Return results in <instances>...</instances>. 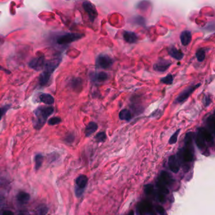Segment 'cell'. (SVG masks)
I'll return each mask as SVG.
<instances>
[{
	"label": "cell",
	"instance_id": "obj_1",
	"mask_svg": "<svg viewBox=\"0 0 215 215\" xmlns=\"http://www.w3.org/2000/svg\"><path fill=\"white\" fill-rule=\"evenodd\" d=\"M195 137V134L193 132H189L185 134L184 138V146L179 150L178 157L180 164H182L185 172L189 170V164L194 159V146L193 141Z\"/></svg>",
	"mask_w": 215,
	"mask_h": 215
},
{
	"label": "cell",
	"instance_id": "obj_2",
	"mask_svg": "<svg viewBox=\"0 0 215 215\" xmlns=\"http://www.w3.org/2000/svg\"><path fill=\"white\" fill-rule=\"evenodd\" d=\"M55 111L52 106L41 105L33 112V126L36 130H40L45 125L48 117L52 115Z\"/></svg>",
	"mask_w": 215,
	"mask_h": 215
},
{
	"label": "cell",
	"instance_id": "obj_3",
	"mask_svg": "<svg viewBox=\"0 0 215 215\" xmlns=\"http://www.w3.org/2000/svg\"><path fill=\"white\" fill-rule=\"evenodd\" d=\"M85 37V35L80 33H66L60 36L57 39V44L59 45H66L75 42Z\"/></svg>",
	"mask_w": 215,
	"mask_h": 215
},
{
	"label": "cell",
	"instance_id": "obj_4",
	"mask_svg": "<svg viewBox=\"0 0 215 215\" xmlns=\"http://www.w3.org/2000/svg\"><path fill=\"white\" fill-rule=\"evenodd\" d=\"M194 139L198 148L202 151L203 154H204L206 156H208V154H210L209 150L207 149L208 145L204 136V134L202 132L201 127L198 128L196 136L194 137Z\"/></svg>",
	"mask_w": 215,
	"mask_h": 215
},
{
	"label": "cell",
	"instance_id": "obj_5",
	"mask_svg": "<svg viewBox=\"0 0 215 215\" xmlns=\"http://www.w3.org/2000/svg\"><path fill=\"white\" fill-rule=\"evenodd\" d=\"M200 86L201 83H198L187 87L183 91L181 92L177 97L175 99L174 103L176 104H180L184 103L190 97L191 94L197 89H198Z\"/></svg>",
	"mask_w": 215,
	"mask_h": 215
},
{
	"label": "cell",
	"instance_id": "obj_6",
	"mask_svg": "<svg viewBox=\"0 0 215 215\" xmlns=\"http://www.w3.org/2000/svg\"><path fill=\"white\" fill-rule=\"evenodd\" d=\"M114 64V60L109 55L102 54L98 56L96 59V67L99 69L107 70L111 68Z\"/></svg>",
	"mask_w": 215,
	"mask_h": 215
},
{
	"label": "cell",
	"instance_id": "obj_7",
	"mask_svg": "<svg viewBox=\"0 0 215 215\" xmlns=\"http://www.w3.org/2000/svg\"><path fill=\"white\" fill-rule=\"evenodd\" d=\"M82 6L87 15H89L90 21L93 23L95 20L98 15L95 5H93L90 2H84L82 4Z\"/></svg>",
	"mask_w": 215,
	"mask_h": 215
},
{
	"label": "cell",
	"instance_id": "obj_8",
	"mask_svg": "<svg viewBox=\"0 0 215 215\" xmlns=\"http://www.w3.org/2000/svg\"><path fill=\"white\" fill-rule=\"evenodd\" d=\"M137 211L139 215H156L153 206L147 201H142L138 204Z\"/></svg>",
	"mask_w": 215,
	"mask_h": 215
},
{
	"label": "cell",
	"instance_id": "obj_9",
	"mask_svg": "<svg viewBox=\"0 0 215 215\" xmlns=\"http://www.w3.org/2000/svg\"><path fill=\"white\" fill-rule=\"evenodd\" d=\"M45 61V58L44 55L39 56L32 59L29 63V66L30 68L36 71H41L43 70Z\"/></svg>",
	"mask_w": 215,
	"mask_h": 215
},
{
	"label": "cell",
	"instance_id": "obj_10",
	"mask_svg": "<svg viewBox=\"0 0 215 215\" xmlns=\"http://www.w3.org/2000/svg\"><path fill=\"white\" fill-rule=\"evenodd\" d=\"M172 62L168 59H160L154 63L153 65V69L154 71L160 73H164L169 69L172 65Z\"/></svg>",
	"mask_w": 215,
	"mask_h": 215
},
{
	"label": "cell",
	"instance_id": "obj_11",
	"mask_svg": "<svg viewBox=\"0 0 215 215\" xmlns=\"http://www.w3.org/2000/svg\"><path fill=\"white\" fill-rule=\"evenodd\" d=\"M90 79L92 82H105L109 78L108 74L105 72L101 71L99 73H91L89 75Z\"/></svg>",
	"mask_w": 215,
	"mask_h": 215
},
{
	"label": "cell",
	"instance_id": "obj_12",
	"mask_svg": "<svg viewBox=\"0 0 215 215\" xmlns=\"http://www.w3.org/2000/svg\"><path fill=\"white\" fill-rule=\"evenodd\" d=\"M168 53L169 55L173 59L177 60V61H180L182 60L184 56V54L182 52L180 49H177L176 47L173 45H170L168 48Z\"/></svg>",
	"mask_w": 215,
	"mask_h": 215
},
{
	"label": "cell",
	"instance_id": "obj_13",
	"mask_svg": "<svg viewBox=\"0 0 215 215\" xmlns=\"http://www.w3.org/2000/svg\"><path fill=\"white\" fill-rule=\"evenodd\" d=\"M52 74L43 71L39 78V85L40 87H44L48 85L50 82Z\"/></svg>",
	"mask_w": 215,
	"mask_h": 215
},
{
	"label": "cell",
	"instance_id": "obj_14",
	"mask_svg": "<svg viewBox=\"0 0 215 215\" xmlns=\"http://www.w3.org/2000/svg\"><path fill=\"white\" fill-rule=\"evenodd\" d=\"M169 166L170 170L175 173H178L180 170V164L179 162L178 159L177 158L176 156L172 155L169 157Z\"/></svg>",
	"mask_w": 215,
	"mask_h": 215
},
{
	"label": "cell",
	"instance_id": "obj_15",
	"mask_svg": "<svg viewBox=\"0 0 215 215\" xmlns=\"http://www.w3.org/2000/svg\"><path fill=\"white\" fill-rule=\"evenodd\" d=\"M123 38L124 41L129 44L136 43L138 40V37L136 33L127 30L123 32Z\"/></svg>",
	"mask_w": 215,
	"mask_h": 215
},
{
	"label": "cell",
	"instance_id": "obj_16",
	"mask_svg": "<svg viewBox=\"0 0 215 215\" xmlns=\"http://www.w3.org/2000/svg\"><path fill=\"white\" fill-rule=\"evenodd\" d=\"M71 89L75 92H81L83 88V80L80 78H73L70 82Z\"/></svg>",
	"mask_w": 215,
	"mask_h": 215
},
{
	"label": "cell",
	"instance_id": "obj_17",
	"mask_svg": "<svg viewBox=\"0 0 215 215\" xmlns=\"http://www.w3.org/2000/svg\"><path fill=\"white\" fill-rule=\"evenodd\" d=\"M180 41L184 46L189 45L192 41V33L189 30H184L180 33Z\"/></svg>",
	"mask_w": 215,
	"mask_h": 215
},
{
	"label": "cell",
	"instance_id": "obj_18",
	"mask_svg": "<svg viewBox=\"0 0 215 215\" xmlns=\"http://www.w3.org/2000/svg\"><path fill=\"white\" fill-rule=\"evenodd\" d=\"M39 100L41 102H42L46 105H51L55 102V98L49 93H41L39 95Z\"/></svg>",
	"mask_w": 215,
	"mask_h": 215
},
{
	"label": "cell",
	"instance_id": "obj_19",
	"mask_svg": "<svg viewBox=\"0 0 215 215\" xmlns=\"http://www.w3.org/2000/svg\"><path fill=\"white\" fill-rule=\"evenodd\" d=\"M159 180H160L161 182L164 184L166 186L170 185L173 182V179L172 176L169 173L165 171H162L161 172L160 179Z\"/></svg>",
	"mask_w": 215,
	"mask_h": 215
},
{
	"label": "cell",
	"instance_id": "obj_20",
	"mask_svg": "<svg viewBox=\"0 0 215 215\" xmlns=\"http://www.w3.org/2000/svg\"><path fill=\"white\" fill-rule=\"evenodd\" d=\"M206 124L207 127V129L212 134H214L215 131V121H214V116L213 114L210 115L206 120Z\"/></svg>",
	"mask_w": 215,
	"mask_h": 215
},
{
	"label": "cell",
	"instance_id": "obj_21",
	"mask_svg": "<svg viewBox=\"0 0 215 215\" xmlns=\"http://www.w3.org/2000/svg\"><path fill=\"white\" fill-rule=\"evenodd\" d=\"M98 129V124L95 122H90L86 126L85 134L86 137H89Z\"/></svg>",
	"mask_w": 215,
	"mask_h": 215
},
{
	"label": "cell",
	"instance_id": "obj_22",
	"mask_svg": "<svg viewBox=\"0 0 215 215\" xmlns=\"http://www.w3.org/2000/svg\"><path fill=\"white\" fill-rule=\"evenodd\" d=\"M88 177L85 175H81L78 177H77L76 180V184L78 187L82 189H84V188L86 187L87 183H88Z\"/></svg>",
	"mask_w": 215,
	"mask_h": 215
},
{
	"label": "cell",
	"instance_id": "obj_23",
	"mask_svg": "<svg viewBox=\"0 0 215 215\" xmlns=\"http://www.w3.org/2000/svg\"><path fill=\"white\" fill-rule=\"evenodd\" d=\"M119 117L120 120L129 121L132 118V114L129 110L124 109L120 111L119 114Z\"/></svg>",
	"mask_w": 215,
	"mask_h": 215
},
{
	"label": "cell",
	"instance_id": "obj_24",
	"mask_svg": "<svg viewBox=\"0 0 215 215\" xmlns=\"http://www.w3.org/2000/svg\"><path fill=\"white\" fill-rule=\"evenodd\" d=\"M17 200L19 201L20 203H25L27 202V201H29V199L30 198V196L29 194L26 193L25 192L22 191V192H20L17 194Z\"/></svg>",
	"mask_w": 215,
	"mask_h": 215
},
{
	"label": "cell",
	"instance_id": "obj_25",
	"mask_svg": "<svg viewBox=\"0 0 215 215\" xmlns=\"http://www.w3.org/2000/svg\"><path fill=\"white\" fill-rule=\"evenodd\" d=\"M206 49L200 48L199 49L196 53V56L199 62H203L206 58Z\"/></svg>",
	"mask_w": 215,
	"mask_h": 215
},
{
	"label": "cell",
	"instance_id": "obj_26",
	"mask_svg": "<svg viewBox=\"0 0 215 215\" xmlns=\"http://www.w3.org/2000/svg\"><path fill=\"white\" fill-rule=\"evenodd\" d=\"M131 21L133 23H135V24H137L138 25L143 26H144V27L146 26L145 19L142 16L134 17L131 20Z\"/></svg>",
	"mask_w": 215,
	"mask_h": 215
},
{
	"label": "cell",
	"instance_id": "obj_27",
	"mask_svg": "<svg viewBox=\"0 0 215 215\" xmlns=\"http://www.w3.org/2000/svg\"><path fill=\"white\" fill-rule=\"evenodd\" d=\"M160 83H162L165 85H172L173 82V76L170 73L168 74V75L165 77L161 78L160 79Z\"/></svg>",
	"mask_w": 215,
	"mask_h": 215
},
{
	"label": "cell",
	"instance_id": "obj_28",
	"mask_svg": "<svg viewBox=\"0 0 215 215\" xmlns=\"http://www.w3.org/2000/svg\"><path fill=\"white\" fill-rule=\"evenodd\" d=\"M44 158L41 154H38L36 156L35 162H36V170H38L41 167L43 163Z\"/></svg>",
	"mask_w": 215,
	"mask_h": 215
},
{
	"label": "cell",
	"instance_id": "obj_29",
	"mask_svg": "<svg viewBox=\"0 0 215 215\" xmlns=\"http://www.w3.org/2000/svg\"><path fill=\"white\" fill-rule=\"evenodd\" d=\"M95 139L97 142L98 143H103L107 139V135L106 133L104 131L98 132L95 137Z\"/></svg>",
	"mask_w": 215,
	"mask_h": 215
},
{
	"label": "cell",
	"instance_id": "obj_30",
	"mask_svg": "<svg viewBox=\"0 0 215 215\" xmlns=\"http://www.w3.org/2000/svg\"><path fill=\"white\" fill-rule=\"evenodd\" d=\"M157 187L158 188V189L160 190V191L161 192V193H163L165 194H169V189H167V187L164 184H163L162 182H161L160 180H158L157 182Z\"/></svg>",
	"mask_w": 215,
	"mask_h": 215
},
{
	"label": "cell",
	"instance_id": "obj_31",
	"mask_svg": "<svg viewBox=\"0 0 215 215\" xmlns=\"http://www.w3.org/2000/svg\"><path fill=\"white\" fill-rule=\"evenodd\" d=\"M203 103L204 107H207L212 103V96L210 94H206L203 99Z\"/></svg>",
	"mask_w": 215,
	"mask_h": 215
},
{
	"label": "cell",
	"instance_id": "obj_32",
	"mask_svg": "<svg viewBox=\"0 0 215 215\" xmlns=\"http://www.w3.org/2000/svg\"><path fill=\"white\" fill-rule=\"evenodd\" d=\"M180 131V129H179L173 134V135L170 137V138L169 141V143L170 145H173V144H176L177 143L178 136H179V134Z\"/></svg>",
	"mask_w": 215,
	"mask_h": 215
},
{
	"label": "cell",
	"instance_id": "obj_33",
	"mask_svg": "<svg viewBox=\"0 0 215 215\" xmlns=\"http://www.w3.org/2000/svg\"><path fill=\"white\" fill-rule=\"evenodd\" d=\"M145 192L148 196H153L154 195V187L151 184H148L145 187Z\"/></svg>",
	"mask_w": 215,
	"mask_h": 215
},
{
	"label": "cell",
	"instance_id": "obj_34",
	"mask_svg": "<svg viewBox=\"0 0 215 215\" xmlns=\"http://www.w3.org/2000/svg\"><path fill=\"white\" fill-rule=\"evenodd\" d=\"M61 123V119L59 117H53L49 119L48 124L49 126H55Z\"/></svg>",
	"mask_w": 215,
	"mask_h": 215
},
{
	"label": "cell",
	"instance_id": "obj_35",
	"mask_svg": "<svg viewBox=\"0 0 215 215\" xmlns=\"http://www.w3.org/2000/svg\"><path fill=\"white\" fill-rule=\"evenodd\" d=\"M150 3L149 2H141L138 3L137 7L140 10H147L150 6Z\"/></svg>",
	"mask_w": 215,
	"mask_h": 215
},
{
	"label": "cell",
	"instance_id": "obj_36",
	"mask_svg": "<svg viewBox=\"0 0 215 215\" xmlns=\"http://www.w3.org/2000/svg\"><path fill=\"white\" fill-rule=\"evenodd\" d=\"M10 105H6L2 107H0V120L2 119L3 116L10 109Z\"/></svg>",
	"mask_w": 215,
	"mask_h": 215
},
{
	"label": "cell",
	"instance_id": "obj_37",
	"mask_svg": "<svg viewBox=\"0 0 215 215\" xmlns=\"http://www.w3.org/2000/svg\"><path fill=\"white\" fill-rule=\"evenodd\" d=\"M48 212V208L46 206H41L39 208L38 213L39 215H45Z\"/></svg>",
	"mask_w": 215,
	"mask_h": 215
},
{
	"label": "cell",
	"instance_id": "obj_38",
	"mask_svg": "<svg viewBox=\"0 0 215 215\" xmlns=\"http://www.w3.org/2000/svg\"><path fill=\"white\" fill-rule=\"evenodd\" d=\"M156 211L159 215H168L167 211L164 209V207L162 206H156Z\"/></svg>",
	"mask_w": 215,
	"mask_h": 215
},
{
	"label": "cell",
	"instance_id": "obj_39",
	"mask_svg": "<svg viewBox=\"0 0 215 215\" xmlns=\"http://www.w3.org/2000/svg\"><path fill=\"white\" fill-rule=\"evenodd\" d=\"M74 139H75V136H74L73 134H70L69 135L67 136L66 138V142H68L69 143H71L74 141Z\"/></svg>",
	"mask_w": 215,
	"mask_h": 215
},
{
	"label": "cell",
	"instance_id": "obj_40",
	"mask_svg": "<svg viewBox=\"0 0 215 215\" xmlns=\"http://www.w3.org/2000/svg\"><path fill=\"white\" fill-rule=\"evenodd\" d=\"M157 198L160 203H164L165 201V196L164 195V194L161 193V192H160L157 194Z\"/></svg>",
	"mask_w": 215,
	"mask_h": 215
},
{
	"label": "cell",
	"instance_id": "obj_41",
	"mask_svg": "<svg viewBox=\"0 0 215 215\" xmlns=\"http://www.w3.org/2000/svg\"><path fill=\"white\" fill-rule=\"evenodd\" d=\"M83 190L84 189H80V188L76 187L75 188V193H76V196L77 197H80L82 195L83 192Z\"/></svg>",
	"mask_w": 215,
	"mask_h": 215
},
{
	"label": "cell",
	"instance_id": "obj_42",
	"mask_svg": "<svg viewBox=\"0 0 215 215\" xmlns=\"http://www.w3.org/2000/svg\"><path fill=\"white\" fill-rule=\"evenodd\" d=\"M2 215H14V213H13L11 211L7 210V211H4L2 214Z\"/></svg>",
	"mask_w": 215,
	"mask_h": 215
},
{
	"label": "cell",
	"instance_id": "obj_43",
	"mask_svg": "<svg viewBox=\"0 0 215 215\" xmlns=\"http://www.w3.org/2000/svg\"><path fill=\"white\" fill-rule=\"evenodd\" d=\"M128 215H134V212H133L132 211H131L129 213Z\"/></svg>",
	"mask_w": 215,
	"mask_h": 215
},
{
	"label": "cell",
	"instance_id": "obj_44",
	"mask_svg": "<svg viewBox=\"0 0 215 215\" xmlns=\"http://www.w3.org/2000/svg\"><path fill=\"white\" fill-rule=\"evenodd\" d=\"M18 215H27V214H26L25 213H20Z\"/></svg>",
	"mask_w": 215,
	"mask_h": 215
},
{
	"label": "cell",
	"instance_id": "obj_45",
	"mask_svg": "<svg viewBox=\"0 0 215 215\" xmlns=\"http://www.w3.org/2000/svg\"><path fill=\"white\" fill-rule=\"evenodd\" d=\"M2 41V37H1V36H0V42H1V41Z\"/></svg>",
	"mask_w": 215,
	"mask_h": 215
}]
</instances>
